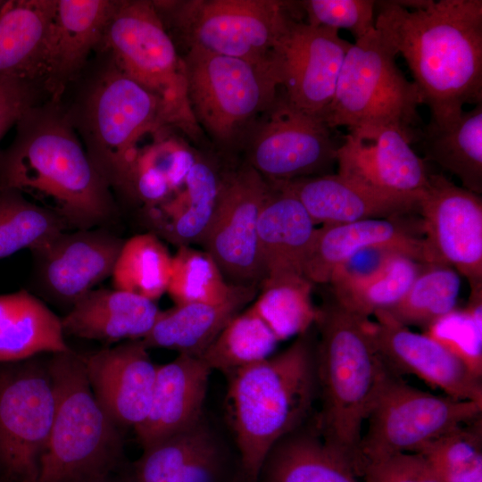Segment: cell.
I'll return each instance as SVG.
<instances>
[{
	"mask_svg": "<svg viewBox=\"0 0 482 482\" xmlns=\"http://www.w3.org/2000/svg\"><path fill=\"white\" fill-rule=\"evenodd\" d=\"M375 27L405 60L428 125L454 121L466 104H482V1H432L410 10L376 2Z\"/></svg>",
	"mask_w": 482,
	"mask_h": 482,
	"instance_id": "1",
	"label": "cell"
},
{
	"mask_svg": "<svg viewBox=\"0 0 482 482\" xmlns=\"http://www.w3.org/2000/svg\"><path fill=\"white\" fill-rule=\"evenodd\" d=\"M0 189L29 193L68 227L88 229L114 213L111 187L54 102L27 110L11 145L0 154Z\"/></svg>",
	"mask_w": 482,
	"mask_h": 482,
	"instance_id": "2",
	"label": "cell"
},
{
	"mask_svg": "<svg viewBox=\"0 0 482 482\" xmlns=\"http://www.w3.org/2000/svg\"><path fill=\"white\" fill-rule=\"evenodd\" d=\"M315 354L306 332L283 352L228 376L226 412L243 482H257L270 450L303 426L318 396Z\"/></svg>",
	"mask_w": 482,
	"mask_h": 482,
	"instance_id": "3",
	"label": "cell"
},
{
	"mask_svg": "<svg viewBox=\"0 0 482 482\" xmlns=\"http://www.w3.org/2000/svg\"><path fill=\"white\" fill-rule=\"evenodd\" d=\"M369 321L335 300L319 309L316 321L320 333L315 356L321 406L314 427L356 474L363 423L392 373L374 345Z\"/></svg>",
	"mask_w": 482,
	"mask_h": 482,
	"instance_id": "4",
	"label": "cell"
},
{
	"mask_svg": "<svg viewBox=\"0 0 482 482\" xmlns=\"http://www.w3.org/2000/svg\"><path fill=\"white\" fill-rule=\"evenodd\" d=\"M55 409L37 482H92L104 477L121 451L119 426L95 396L84 358L71 350L48 361Z\"/></svg>",
	"mask_w": 482,
	"mask_h": 482,
	"instance_id": "5",
	"label": "cell"
},
{
	"mask_svg": "<svg viewBox=\"0 0 482 482\" xmlns=\"http://www.w3.org/2000/svg\"><path fill=\"white\" fill-rule=\"evenodd\" d=\"M182 61L195 120L220 150H241L252 127L278 97L271 61L253 62L196 46H190Z\"/></svg>",
	"mask_w": 482,
	"mask_h": 482,
	"instance_id": "6",
	"label": "cell"
},
{
	"mask_svg": "<svg viewBox=\"0 0 482 482\" xmlns=\"http://www.w3.org/2000/svg\"><path fill=\"white\" fill-rule=\"evenodd\" d=\"M69 117L95 167L110 187L120 191L137 157L139 139L175 124L164 101L112 62L94 82L78 113Z\"/></svg>",
	"mask_w": 482,
	"mask_h": 482,
	"instance_id": "7",
	"label": "cell"
},
{
	"mask_svg": "<svg viewBox=\"0 0 482 482\" xmlns=\"http://www.w3.org/2000/svg\"><path fill=\"white\" fill-rule=\"evenodd\" d=\"M396 55L376 28L351 43L323 122L331 129L391 126L411 144L420 141L425 127L418 112L420 96L398 68Z\"/></svg>",
	"mask_w": 482,
	"mask_h": 482,
	"instance_id": "8",
	"label": "cell"
},
{
	"mask_svg": "<svg viewBox=\"0 0 482 482\" xmlns=\"http://www.w3.org/2000/svg\"><path fill=\"white\" fill-rule=\"evenodd\" d=\"M482 403L437 395L391 373L367 419L359 447L357 474L363 467L401 453H417L446 432L481 416Z\"/></svg>",
	"mask_w": 482,
	"mask_h": 482,
	"instance_id": "9",
	"label": "cell"
},
{
	"mask_svg": "<svg viewBox=\"0 0 482 482\" xmlns=\"http://www.w3.org/2000/svg\"><path fill=\"white\" fill-rule=\"evenodd\" d=\"M101 45L120 71L164 101L175 124L195 121L187 100L183 61L154 2L117 1Z\"/></svg>",
	"mask_w": 482,
	"mask_h": 482,
	"instance_id": "10",
	"label": "cell"
},
{
	"mask_svg": "<svg viewBox=\"0 0 482 482\" xmlns=\"http://www.w3.org/2000/svg\"><path fill=\"white\" fill-rule=\"evenodd\" d=\"M54 409L48 362H0V471L11 482H37Z\"/></svg>",
	"mask_w": 482,
	"mask_h": 482,
	"instance_id": "11",
	"label": "cell"
},
{
	"mask_svg": "<svg viewBox=\"0 0 482 482\" xmlns=\"http://www.w3.org/2000/svg\"><path fill=\"white\" fill-rule=\"evenodd\" d=\"M331 130L278 96L252 127L241 150L245 162L268 182L331 174L339 146Z\"/></svg>",
	"mask_w": 482,
	"mask_h": 482,
	"instance_id": "12",
	"label": "cell"
},
{
	"mask_svg": "<svg viewBox=\"0 0 482 482\" xmlns=\"http://www.w3.org/2000/svg\"><path fill=\"white\" fill-rule=\"evenodd\" d=\"M172 11L190 46L253 62H267L293 3L275 0H209L181 4L155 2Z\"/></svg>",
	"mask_w": 482,
	"mask_h": 482,
	"instance_id": "13",
	"label": "cell"
},
{
	"mask_svg": "<svg viewBox=\"0 0 482 482\" xmlns=\"http://www.w3.org/2000/svg\"><path fill=\"white\" fill-rule=\"evenodd\" d=\"M417 212L428 264L446 265L482 292V198L442 174L429 173Z\"/></svg>",
	"mask_w": 482,
	"mask_h": 482,
	"instance_id": "14",
	"label": "cell"
},
{
	"mask_svg": "<svg viewBox=\"0 0 482 482\" xmlns=\"http://www.w3.org/2000/svg\"><path fill=\"white\" fill-rule=\"evenodd\" d=\"M350 45L337 30L311 25L291 14L270 55L287 103L322 120Z\"/></svg>",
	"mask_w": 482,
	"mask_h": 482,
	"instance_id": "15",
	"label": "cell"
},
{
	"mask_svg": "<svg viewBox=\"0 0 482 482\" xmlns=\"http://www.w3.org/2000/svg\"><path fill=\"white\" fill-rule=\"evenodd\" d=\"M269 183L245 162L224 170L216 211L201 243L233 285L261 284L258 220Z\"/></svg>",
	"mask_w": 482,
	"mask_h": 482,
	"instance_id": "16",
	"label": "cell"
},
{
	"mask_svg": "<svg viewBox=\"0 0 482 482\" xmlns=\"http://www.w3.org/2000/svg\"><path fill=\"white\" fill-rule=\"evenodd\" d=\"M337 174L391 195L420 197L428 182L425 161L398 129L364 125L347 129L337 152Z\"/></svg>",
	"mask_w": 482,
	"mask_h": 482,
	"instance_id": "17",
	"label": "cell"
},
{
	"mask_svg": "<svg viewBox=\"0 0 482 482\" xmlns=\"http://www.w3.org/2000/svg\"><path fill=\"white\" fill-rule=\"evenodd\" d=\"M373 316L370 333L392 373L414 375L447 396L482 403L481 377L444 345L426 334L411 331L386 310Z\"/></svg>",
	"mask_w": 482,
	"mask_h": 482,
	"instance_id": "18",
	"label": "cell"
},
{
	"mask_svg": "<svg viewBox=\"0 0 482 482\" xmlns=\"http://www.w3.org/2000/svg\"><path fill=\"white\" fill-rule=\"evenodd\" d=\"M124 241L104 229L63 231L32 252L41 288L71 307L112 276Z\"/></svg>",
	"mask_w": 482,
	"mask_h": 482,
	"instance_id": "19",
	"label": "cell"
},
{
	"mask_svg": "<svg viewBox=\"0 0 482 482\" xmlns=\"http://www.w3.org/2000/svg\"><path fill=\"white\" fill-rule=\"evenodd\" d=\"M237 468L227 445L203 417L144 448L134 465V482H243Z\"/></svg>",
	"mask_w": 482,
	"mask_h": 482,
	"instance_id": "20",
	"label": "cell"
},
{
	"mask_svg": "<svg viewBox=\"0 0 482 482\" xmlns=\"http://www.w3.org/2000/svg\"><path fill=\"white\" fill-rule=\"evenodd\" d=\"M403 217L367 219L316 228L303 263V275L312 284L328 283L337 270L366 250L400 253L428 264L424 237L400 220Z\"/></svg>",
	"mask_w": 482,
	"mask_h": 482,
	"instance_id": "21",
	"label": "cell"
},
{
	"mask_svg": "<svg viewBox=\"0 0 482 482\" xmlns=\"http://www.w3.org/2000/svg\"><path fill=\"white\" fill-rule=\"evenodd\" d=\"M142 340L122 342L84 358L93 393L119 426L134 428L146 418L157 365Z\"/></svg>",
	"mask_w": 482,
	"mask_h": 482,
	"instance_id": "22",
	"label": "cell"
},
{
	"mask_svg": "<svg viewBox=\"0 0 482 482\" xmlns=\"http://www.w3.org/2000/svg\"><path fill=\"white\" fill-rule=\"evenodd\" d=\"M117 1L57 0L38 79L57 102L79 73L90 52L102 44Z\"/></svg>",
	"mask_w": 482,
	"mask_h": 482,
	"instance_id": "23",
	"label": "cell"
},
{
	"mask_svg": "<svg viewBox=\"0 0 482 482\" xmlns=\"http://www.w3.org/2000/svg\"><path fill=\"white\" fill-rule=\"evenodd\" d=\"M278 183L296 196L315 225L397 218L418 210V197L380 192L337 173Z\"/></svg>",
	"mask_w": 482,
	"mask_h": 482,
	"instance_id": "24",
	"label": "cell"
},
{
	"mask_svg": "<svg viewBox=\"0 0 482 482\" xmlns=\"http://www.w3.org/2000/svg\"><path fill=\"white\" fill-rule=\"evenodd\" d=\"M210 368L200 357L179 354L157 365L146 418L134 429L142 448L150 446L199 421L204 416Z\"/></svg>",
	"mask_w": 482,
	"mask_h": 482,
	"instance_id": "25",
	"label": "cell"
},
{
	"mask_svg": "<svg viewBox=\"0 0 482 482\" xmlns=\"http://www.w3.org/2000/svg\"><path fill=\"white\" fill-rule=\"evenodd\" d=\"M224 170L197 155L179 192L144 208L150 233L177 247L201 244L216 211Z\"/></svg>",
	"mask_w": 482,
	"mask_h": 482,
	"instance_id": "26",
	"label": "cell"
},
{
	"mask_svg": "<svg viewBox=\"0 0 482 482\" xmlns=\"http://www.w3.org/2000/svg\"><path fill=\"white\" fill-rule=\"evenodd\" d=\"M160 312L155 302L140 295L98 288L74 303L61 320L64 335L113 343L143 339Z\"/></svg>",
	"mask_w": 482,
	"mask_h": 482,
	"instance_id": "27",
	"label": "cell"
},
{
	"mask_svg": "<svg viewBox=\"0 0 482 482\" xmlns=\"http://www.w3.org/2000/svg\"><path fill=\"white\" fill-rule=\"evenodd\" d=\"M268 183L257 227L262 280L286 273L303 275V263L316 225L301 202L282 183Z\"/></svg>",
	"mask_w": 482,
	"mask_h": 482,
	"instance_id": "28",
	"label": "cell"
},
{
	"mask_svg": "<svg viewBox=\"0 0 482 482\" xmlns=\"http://www.w3.org/2000/svg\"><path fill=\"white\" fill-rule=\"evenodd\" d=\"M256 285H238L220 303H192L161 311L151 331L142 340L149 348L200 357L226 324L256 295Z\"/></svg>",
	"mask_w": 482,
	"mask_h": 482,
	"instance_id": "29",
	"label": "cell"
},
{
	"mask_svg": "<svg viewBox=\"0 0 482 482\" xmlns=\"http://www.w3.org/2000/svg\"><path fill=\"white\" fill-rule=\"evenodd\" d=\"M57 0H11L0 9V78L33 82L39 68Z\"/></svg>",
	"mask_w": 482,
	"mask_h": 482,
	"instance_id": "30",
	"label": "cell"
},
{
	"mask_svg": "<svg viewBox=\"0 0 482 482\" xmlns=\"http://www.w3.org/2000/svg\"><path fill=\"white\" fill-rule=\"evenodd\" d=\"M61 319L26 290L0 295V362L69 350Z\"/></svg>",
	"mask_w": 482,
	"mask_h": 482,
	"instance_id": "31",
	"label": "cell"
},
{
	"mask_svg": "<svg viewBox=\"0 0 482 482\" xmlns=\"http://www.w3.org/2000/svg\"><path fill=\"white\" fill-rule=\"evenodd\" d=\"M339 453L331 449L313 426H303L270 450L257 482H360Z\"/></svg>",
	"mask_w": 482,
	"mask_h": 482,
	"instance_id": "32",
	"label": "cell"
},
{
	"mask_svg": "<svg viewBox=\"0 0 482 482\" xmlns=\"http://www.w3.org/2000/svg\"><path fill=\"white\" fill-rule=\"evenodd\" d=\"M423 265L406 255L389 253L370 271L353 272L340 268L333 273L328 283L333 289L334 300L340 306L369 320L375 312L396 304Z\"/></svg>",
	"mask_w": 482,
	"mask_h": 482,
	"instance_id": "33",
	"label": "cell"
},
{
	"mask_svg": "<svg viewBox=\"0 0 482 482\" xmlns=\"http://www.w3.org/2000/svg\"><path fill=\"white\" fill-rule=\"evenodd\" d=\"M422 143L425 157L459 179L461 187L482 193V104L464 111L445 127L427 125Z\"/></svg>",
	"mask_w": 482,
	"mask_h": 482,
	"instance_id": "34",
	"label": "cell"
},
{
	"mask_svg": "<svg viewBox=\"0 0 482 482\" xmlns=\"http://www.w3.org/2000/svg\"><path fill=\"white\" fill-rule=\"evenodd\" d=\"M312 285L297 273L266 278L261 282V293L251 308L278 341L299 337L318 320L319 309L312 300Z\"/></svg>",
	"mask_w": 482,
	"mask_h": 482,
	"instance_id": "35",
	"label": "cell"
},
{
	"mask_svg": "<svg viewBox=\"0 0 482 482\" xmlns=\"http://www.w3.org/2000/svg\"><path fill=\"white\" fill-rule=\"evenodd\" d=\"M278 342L249 307L226 324L200 358L211 370L229 376L271 356Z\"/></svg>",
	"mask_w": 482,
	"mask_h": 482,
	"instance_id": "36",
	"label": "cell"
},
{
	"mask_svg": "<svg viewBox=\"0 0 482 482\" xmlns=\"http://www.w3.org/2000/svg\"><path fill=\"white\" fill-rule=\"evenodd\" d=\"M172 255L153 233L138 234L120 249L112 270L115 289L155 302L167 292Z\"/></svg>",
	"mask_w": 482,
	"mask_h": 482,
	"instance_id": "37",
	"label": "cell"
},
{
	"mask_svg": "<svg viewBox=\"0 0 482 482\" xmlns=\"http://www.w3.org/2000/svg\"><path fill=\"white\" fill-rule=\"evenodd\" d=\"M67 228L55 212L29 202L21 192L0 189V260L23 249L35 252Z\"/></svg>",
	"mask_w": 482,
	"mask_h": 482,
	"instance_id": "38",
	"label": "cell"
},
{
	"mask_svg": "<svg viewBox=\"0 0 482 482\" xmlns=\"http://www.w3.org/2000/svg\"><path fill=\"white\" fill-rule=\"evenodd\" d=\"M460 276L451 267L424 264L403 297L387 311L405 326L425 330L456 309Z\"/></svg>",
	"mask_w": 482,
	"mask_h": 482,
	"instance_id": "39",
	"label": "cell"
},
{
	"mask_svg": "<svg viewBox=\"0 0 482 482\" xmlns=\"http://www.w3.org/2000/svg\"><path fill=\"white\" fill-rule=\"evenodd\" d=\"M417 453L442 482H482L481 416L446 432Z\"/></svg>",
	"mask_w": 482,
	"mask_h": 482,
	"instance_id": "40",
	"label": "cell"
},
{
	"mask_svg": "<svg viewBox=\"0 0 482 482\" xmlns=\"http://www.w3.org/2000/svg\"><path fill=\"white\" fill-rule=\"evenodd\" d=\"M237 287L226 282L206 251L186 245L178 247L172 255L167 293L175 305L220 303L232 295Z\"/></svg>",
	"mask_w": 482,
	"mask_h": 482,
	"instance_id": "41",
	"label": "cell"
},
{
	"mask_svg": "<svg viewBox=\"0 0 482 482\" xmlns=\"http://www.w3.org/2000/svg\"><path fill=\"white\" fill-rule=\"evenodd\" d=\"M481 308L482 293L470 294L465 309H455L426 329V335L444 345L478 377H482Z\"/></svg>",
	"mask_w": 482,
	"mask_h": 482,
	"instance_id": "42",
	"label": "cell"
},
{
	"mask_svg": "<svg viewBox=\"0 0 482 482\" xmlns=\"http://www.w3.org/2000/svg\"><path fill=\"white\" fill-rule=\"evenodd\" d=\"M307 23L335 30H349L355 40L375 29L376 1L306 0L298 2Z\"/></svg>",
	"mask_w": 482,
	"mask_h": 482,
	"instance_id": "43",
	"label": "cell"
},
{
	"mask_svg": "<svg viewBox=\"0 0 482 482\" xmlns=\"http://www.w3.org/2000/svg\"><path fill=\"white\" fill-rule=\"evenodd\" d=\"M364 482H442L418 453H401L366 464Z\"/></svg>",
	"mask_w": 482,
	"mask_h": 482,
	"instance_id": "44",
	"label": "cell"
},
{
	"mask_svg": "<svg viewBox=\"0 0 482 482\" xmlns=\"http://www.w3.org/2000/svg\"><path fill=\"white\" fill-rule=\"evenodd\" d=\"M158 139L142 150L162 171L175 195L184 187L187 174L197 155L173 138L161 137Z\"/></svg>",
	"mask_w": 482,
	"mask_h": 482,
	"instance_id": "45",
	"label": "cell"
},
{
	"mask_svg": "<svg viewBox=\"0 0 482 482\" xmlns=\"http://www.w3.org/2000/svg\"><path fill=\"white\" fill-rule=\"evenodd\" d=\"M35 105V87L31 81L0 78V141L10 127Z\"/></svg>",
	"mask_w": 482,
	"mask_h": 482,
	"instance_id": "46",
	"label": "cell"
},
{
	"mask_svg": "<svg viewBox=\"0 0 482 482\" xmlns=\"http://www.w3.org/2000/svg\"><path fill=\"white\" fill-rule=\"evenodd\" d=\"M92 482H120V481L110 480L107 477H104L103 478H100Z\"/></svg>",
	"mask_w": 482,
	"mask_h": 482,
	"instance_id": "47",
	"label": "cell"
}]
</instances>
